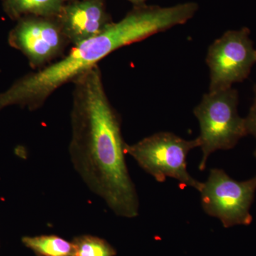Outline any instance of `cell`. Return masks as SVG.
Wrapping results in <instances>:
<instances>
[{"label":"cell","instance_id":"obj_7","mask_svg":"<svg viewBox=\"0 0 256 256\" xmlns=\"http://www.w3.org/2000/svg\"><path fill=\"white\" fill-rule=\"evenodd\" d=\"M11 38L33 66H41L54 58L68 41L56 18L36 16L22 18Z\"/></svg>","mask_w":256,"mask_h":256},{"label":"cell","instance_id":"obj_5","mask_svg":"<svg viewBox=\"0 0 256 256\" xmlns=\"http://www.w3.org/2000/svg\"><path fill=\"white\" fill-rule=\"evenodd\" d=\"M200 192L204 212L218 218L225 228L252 224L250 208L255 198L256 176L238 182L224 170L213 169Z\"/></svg>","mask_w":256,"mask_h":256},{"label":"cell","instance_id":"obj_15","mask_svg":"<svg viewBox=\"0 0 256 256\" xmlns=\"http://www.w3.org/2000/svg\"><path fill=\"white\" fill-rule=\"evenodd\" d=\"M255 156H256V152H255Z\"/></svg>","mask_w":256,"mask_h":256},{"label":"cell","instance_id":"obj_14","mask_svg":"<svg viewBox=\"0 0 256 256\" xmlns=\"http://www.w3.org/2000/svg\"><path fill=\"white\" fill-rule=\"evenodd\" d=\"M68 1L70 2L78 1V0H67V2Z\"/></svg>","mask_w":256,"mask_h":256},{"label":"cell","instance_id":"obj_12","mask_svg":"<svg viewBox=\"0 0 256 256\" xmlns=\"http://www.w3.org/2000/svg\"><path fill=\"white\" fill-rule=\"evenodd\" d=\"M254 101L248 116L246 120L248 134H252L256 139V85L254 86Z\"/></svg>","mask_w":256,"mask_h":256},{"label":"cell","instance_id":"obj_11","mask_svg":"<svg viewBox=\"0 0 256 256\" xmlns=\"http://www.w3.org/2000/svg\"><path fill=\"white\" fill-rule=\"evenodd\" d=\"M76 256H114L116 250L102 239L84 236L74 242Z\"/></svg>","mask_w":256,"mask_h":256},{"label":"cell","instance_id":"obj_9","mask_svg":"<svg viewBox=\"0 0 256 256\" xmlns=\"http://www.w3.org/2000/svg\"><path fill=\"white\" fill-rule=\"evenodd\" d=\"M67 0H5L4 8L9 16L14 18L36 16L57 18Z\"/></svg>","mask_w":256,"mask_h":256},{"label":"cell","instance_id":"obj_13","mask_svg":"<svg viewBox=\"0 0 256 256\" xmlns=\"http://www.w3.org/2000/svg\"><path fill=\"white\" fill-rule=\"evenodd\" d=\"M128 1L130 2L132 4L134 5V6H140L146 4L148 0H128Z\"/></svg>","mask_w":256,"mask_h":256},{"label":"cell","instance_id":"obj_10","mask_svg":"<svg viewBox=\"0 0 256 256\" xmlns=\"http://www.w3.org/2000/svg\"><path fill=\"white\" fill-rule=\"evenodd\" d=\"M24 244L42 256H76L74 242L56 236L25 237Z\"/></svg>","mask_w":256,"mask_h":256},{"label":"cell","instance_id":"obj_4","mask_svg":"<svg viewBox=\"0 0 256 256\" xmlns=\"http://www.w3.org/2000/svg\"><path fill=\"white\" fill-rule=\"evenodd\" d=\"M197 148H200L197 138L186 140L173 133L159 132L132 146L126 144V151L158 182L173 178L182 188L190 186L200 192L203 183L192 178L186 164L188 153Z\"/></svg>","mask_w":256,"mask_h":256},{"label":"cell","instance_id":"obj_3","mask_svg":"<svg viewBox=\"0 0 256 256\" xmlns=\"http://www.w3.org/2000/svg\"><path fill=\"white\" fill-rule=\"evenodd\" d=\"M238 106V92L229 88L205 94L194 110L201 130L197 138L203 153L201 171L206 170L208 158L214 152L233 149L248 136L246 120L239 116Z\"/></svg>","mask_w":256,"mask_h":256},{"label":"cell","instance_id":"obj_8","mask_svg":"<svg viewBox=\"0 0 256 256\" xmlns=\"http://www.w3.org/2000/svg\"><path fill=\"white\" fill-rule=\"evenodd\" d=\"M56 20L64 34L74 45L98 36L112 23L105 0L70 2Z\"/></svg>","mask_w":256,"mask_h":256},{"label":"cell","instance_id":"obj_6","mask_svg":"<svg viewBox=\"0 0 256 256\" xmlns=\"http://www.w3.org/2000/svg\"><path fill=\"white\" fill-rule=\"evenodd\" d=\"M250 35L246 28L226 32L210 45L206 57L210 92L232 88L249 76L256 63V50Z\"/></svg>","mask_w":256,"mask_h":256},{"label":"cell","instance_id":"obj_1","mask_svg":"<svg viewBox=\"0 0 256 256\" xmlns=\"http://www.w3.org/2000/svg\"><path fill=\"white\" fill-rule=\"evenodd\" d=\"M70 160L88 188L118 216L136 218L140 201L128 172L120 120L106 95L98 66L76 79Z\"/></svg>","mask_w":256,"mask_h":256},{"label":"cell","instance_id":"obj_2","mask_svg":"<svg viewBox=\"0 0 256 256\" xmlns=\"http://www.w3.org/2000/svg\"><path fill=\"white\" fill-rule=\"evenodd\" d=\"M140 40L138 26L128 18L112 22L94 38L75 45L63 60L30 74L0 95V110L10 106L40 108L52 94L73 82L112 52Z\"/></svg>","mask_w":256,"mask_h":256}]
</instances>
